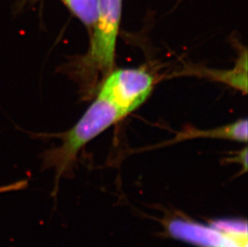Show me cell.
<instances>
[{"label":"cell","mask_w":248,"mask_h":247,"mask_svg":"<svg viewBox=\"0 0 248 247\" xmlns=\"http://www.w3.org/2000/svg\"><path fill=\"white\" fill-rule=\"evenodd\" d=\"M125 117L112 103L96 96L73 128L63 133L44 136L61 140V145L47 149L42 156L43 168L52 169L56 172V185L53 194L56 193L60 178L69 173L84 145Z\"/></svg>","instance_id":"cell-1"},{"label":"cell","mask_w":248,"mask_h":247,"mask_svg":"<svg viewBox=\"0 0 248 247\" xmlns=\"http://www.w3.org/2000/svg\"><path fill=\"white\" fill-rule=\"evenodd\" d=\"M122 11V0H99L98 17L90 31L89 50L68 66L69 73L85 89L93 87L100 75L106 77L112 71Z\"/></svg>","instance_id":"cell-2"},{"label":"cell","mask_w":248,"mask_h":247,"mask_svg":"<svg viewBox=\"0 0 248 247\" xmlns=\"http://www.w3.org/2000/svg\"><path fill=\"white\" fill-rule=\"evenodd\" d=\"M169 230L174 238L199 247H248V226L240 219L223 218L211 225L176 220Z\"/></svg>","instance_id":"cell-3"},{"label":"cell","mask_w":248,"mask_h":247,"mask_svg":"<svg viewBox=\"0 0 248 247\" xmlns=\"http://www.w3.org/2000/svg\"><path fill=\"white\" fill-rule=\"evenodd\" d=\"M155 84V77L145 69H118L106 76L97 96L108 100L127 117L150 96Z\"/></svg>","instance_id":"cell-4"},{"label":"cell","mask_w":248,"mask_h":247,"mask_svg":"<svg viewBox=\"0 0 248 247\" xmlns=\"http://www.w3.org/2000/svg\"><path fill=\"white\" fill-rule=\"evenodd\" d=\"M195 138L223 139L238 142L248 141V120L239 119L235 122L212 129L186 128L176 135L175 138L168 141V144L181 142L183 140H192Z\"/></svg>","instance_id":"cell-5"},{"label":"cell","mask_w":248,"mask_h":247,"mask_svg":"<svg viewBox=\"0 0 248 247\" xmlns=\"http://www.w3.org/2000/svg\"><path fill=\"white\" fill-rule=\"evenodd\" d=\"M190 73L199 77L222 82L239 91L247 93L248 92V52L244 50L239 56L234 68L228 71H216L206 68H193L188 70Z\"/></svg>","instance_id":"cell-6"},{"label":"cell","mask_w":248,"mask_h":247,"mask_svg":"<svg viewBox=\"0 0 248 247\" xmlns=\"http://www.w3.org/2000/svg\"><path fill=\"white\" fill-rule=\"evenodd\" d=\"M71 13L91 31L99 14V0H61Z\"/></svg>","instance_id":"cell-7"},{"label":"cell","mask_w":248,"mask_h":247,"mask_svg":"<svg viewBox=\"0 0 248 247\" xmlns=\"http://www.w3.org/2000/svg\"><path fill=\"white\" fill-rule=\"evenodd\" d=\"M28 185V182L27 180H21V181L14 182V183H12V184L0 186V194L8 193V192L19 191V190L26 189Z\"/></svg>","instance_id":"cell-8"}]
</instances>
